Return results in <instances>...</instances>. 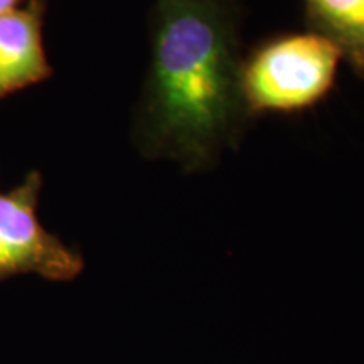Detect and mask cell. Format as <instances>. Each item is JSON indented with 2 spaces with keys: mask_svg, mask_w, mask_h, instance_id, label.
<instances>
[{
  "mask_svg": "<svg viewBox=\"0 0 364 364\" xmlns=\"http://www.w3.org/2000/svg\"><path fill=\"white\" fill-rule=\"evenodd\" d=\"M309 7L316 24L334 43L364 26V0H309Z\"/></svg>",
  "mask_w": 364,
  "mask_h": 364,
  "instance_id": "obj_5",
  "label": "cell"
},
{
  "mask_svg": "<svg viewBox=\"0 0 364 364\" xmlns=\"http://www.w3.org/2000/svg\"><path fill=\"white\" fill-rule=\"evenodd\" d=\"M41 191L43 174L31 171L19 186L0 193V282L16 275L70 282L83 272V257L39 221Z\"/></svg>",
  "mask_w": 364,
  "mask_h": 364,
  "instance_id": "obj_3",
  "label": "cell"
},
{
  "mask_svg": "<svg viewBox=\"0 0 364 364\" xmlns=\"http://www.w3.org/2000/svg\"><path fill=\"white\" fill-rule=\"evenodd\" d=\"M341 49L318 34L272 41L241 65V91L248 112H294L331 90Z\"/></svg>",
  "mask_w": 364,
  "mask_h": 364,
  "instance_id": "obj_2",
  "label": "cell"
},
{
  "mask_svg": "<svg viewBox=\"0 0 364 364\" xmlns=\"http://www.w3.org/2000/svg\"><path fill=\"white\" fill-rule=\"evenodd\" d=\"M341 53L348 54L349 61L353 63V66L364 75V26L359 29L353 31V33L346 34L344 38H341L338 43Z\"/></svg>",
  "mask_w": 364,
  "mask_h": 364,
  "instance_id": "obj_6",
  "label": "cell"
},
{
  "mask_svg": "<svg viewBox=\"0 0 364 364\" xmlns=\"http://www.w3.org/2000/svg\"><path fill=\"white\" fill-rule=\"evenodd\" d=\"M247 112L233 21L220 0H157L139 149L199 169L233 142Z\"/></svg>",
  "mask_w": 364,
  "mask_h": 364,
  "instance_id": "obj_1",
  "label": "cell"
},
{
  "mask_svg": "<svg viewBox=\"0 0 364 364\" xmlns=\"http://www.w3.org/2000/svg\"><path fill=\"white\" fill-rule=\"evenodd\" d=\"M48 0H27L0 14V100L53 76L44 49Z\"/></svg>",
  "mask_w": 364,
  "mask_h": 364,
  "instance_id": "obj_4",
  "label": "cell"
},
{
  "mask_svg": "<svg viewBox=\"0 0 364 364\" xmlns=\"http://www.w3.org/2000/svg\"><path fill=\"white\" fill-rule=\"evenodd\" d=\"M22 2H24V0H0V14L11 12L14 9L21 7Z\"/></svg>",
  "mask_w": 364,
  "mask_h": 364,
  "instance_id": "obj_7",
  "label": "cell"
}]
</instances>
